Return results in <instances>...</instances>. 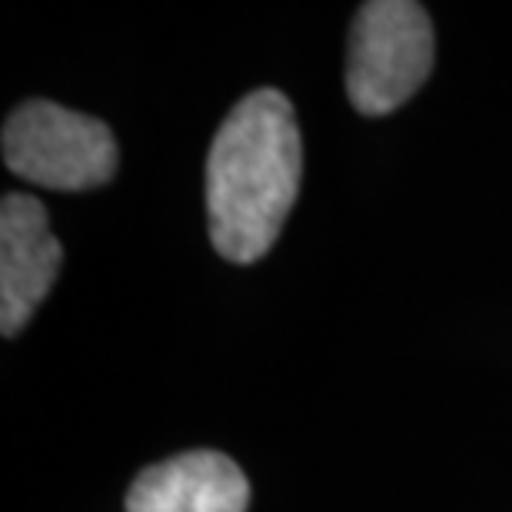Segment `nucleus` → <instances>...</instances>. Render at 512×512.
<instances>
[{
	"mask_svg": "<svg viewBox=\"0 0 512 512\" xmlns=\"http://www.w3.org/2000/svg\"><path fill=\"white\" fill-rule=\"evenodd\" d=\"M303 177L296 110L280 90H253L230 110L207 153V227L227 263L263 260Z\"/></svg>",
	"mask_w": 512,
	"mask_h": 512,
	"instance_id": "1",
	"label": "nucleus"
},
{
	"mask_svg": "<svg viewBox=\"0 0 512 512\" xmlns=\"http://www.w3.org/2000/svg\"><path fill=\"white\" fill-rule=\"evenodd\" d=\"M433 24L413 0H370L356 10L346 57V94L363 117L403 107L433 70Z\"/></svg>",
	"mask_w": 512,
	"mask_h": 512,
	"instance_id": "2",
	"label": "nucleus"
},
{
	"mask_svg": "<svg viewBox=\"0 0 512 512\" xmlns=\"http://www.w3.org/2000/svg\"><path fill=\"white\" fill-rule=\"evenodd\" d=\"M4 163L37 187L94 190L114 180L120 150L104 120L27 100L4 124Z\"/></svg>",
	"mask_w": 512,
	"mask_h": 512,
	"instance_id": "3",
	"label": "nucleus"
},
{
	"mask_svg": "<svg viewBox=\"0 0 512 512\" xmlns=\"http://www.w3.org/2000/svg\"><path fill=\"white\" fill-rule=\"evenodd\" d=\"M64 250L50 233L44 203L7 193L0 203V330L17 336L54 286Z\"/></svg>",
	"mask_w": 512,
	"mask_h": 512,
	"instance_id": "4",
	"label": "nucleus"
},
{
	"mask_svg": "<svg viewBox=\"0 0 512 512\" xmlns=\"http://www.w3.org/2000/svg\"><path fill=\"white\" fill-rule=\"evenodd\" d=\"M250 483L230 456L213 449L170 456L133 479L127 512H247Z\"/></svg>",
	"mask_w": 512,
	"mask_h": 512,
	"instance_id": "5",
	"label": "nucleus"
}]
</instances>
